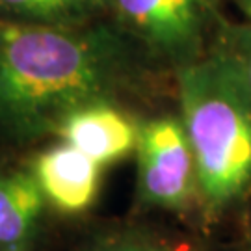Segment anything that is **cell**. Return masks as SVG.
<instances>
[{
    "label": "cell",
    "mask_w": 251,
    "mask_h": 251,
    "mask_svg": "<svg viewBox=\"0 0 251 251\" xmlns=\"http://www.w3.org/2000/svg\"><path fill=\"white\" fill-rule=\"evenodd\" d=\"M56 128L63 144L78 149L100 166L126 156L138 145L140 136L134 123L106 102L73 110Z\"/></svg>",
    "instance_id": "5b68a950"
},
{
    "label": "cell",
    "mask_w": 251,
    "mask_h": 251,
    "mask_svg": "<svg viewBox=\"0 0 251 251\" xmlns=\"http://www.w3.org/2000/svg\"><path fill=\"white\" fill-rule=\"evenodd\" d=\"M104 4V0H0V6L11 13L65 26L88 19Z\"/></svg>",
    "instance_id": "ba28073f"
},
{
    "label": "cell",
    "mask_w": 251,
    "mask_h": 251,
    "mask_svg": "<svg viewBox=\"0 0 251 251\" xmlns=\"http://www.w3.org/2000/svg\"><path fill=\"white\" fill-rule=\"evenodd\" d=\"M234 4L240 8L244 15L248 17V21L251 23V0H234Z\"/></svg>",
    "instance_id": "8fae6325"
},
{
    "label": "cell",
    "mask_w": 251,
    "mask_h": 251,
    "mask_svg": "<svg viewBox=\"0 0 251 251\" xmlns=\"http://www.w3.org/2000/svg\"><path fill=\"white\" fill-rule=\"evenodd\" d=\"M43 205V194L36 177L11 173L0 177V248L21 251L26 244L37 214Z\"/></svg>",
    "instance_id": "52a82bcc"
},
{
    "label": "cell",
    "mask_w": 251,
    "mask_h": 251,
    "mask_svg": "<svg viewBox=\"0 0 251 251\" xmlns=\"http://www.w3.org/2000/svg\"><path fill=\"white\" fill-rule=\"evenodd\" d=\"M36 180L41 194L58 210L76 214L97 198L100 164L63 144L43 152L36 162Z\"/></svg>",
    "instance_id": "8992f818"
},
{
    "label": "cell",
    "mask_w": 251,
    "mask_h": 251,
    "mask_svg": "<svg viewBox=\"0 0 251 251\" xmlns=\"http://www.w3.org/2000/svg\"><path fill=\"white\" fill-rule=\"evenodd\" d=\"M179 95L201 192L225 206L251 184V91L220 50L180 69Z\"/></svg>",
    "instance_id": "7a4b0ae2"
},
{
    "label": "cell",
    "mask_w": 251,
    "mask_h": 251,
    "mask_svg": "<svg viewBox=\"0 0 251 251\" xmlns=\"http://www.w3.org/2000/svg\"><path fill=\"white\" fill-rule=\"evenodd\" d=\"M123 65L112 39L63 26L0 21V114L19 123H58L106 102Z\"/></svg>",
    "instance_id": "6da1fadb"
},
{
    "label": "cell",
    "mask_w": 251,
    "mask_h": 251,
    "mask_svg": "<svg viewBox=\"0 0 251 251\" xmlns=\"http://www.w3.org/2000/svg\"><path fill=\"white\" fill-rule=\"evenodd\" d=\"M224 52L234 63V67L238 69L240 76L251 91V25L229 32Z\"/></svg>",
    "instance_id": "9c48e42d"
},
{
    "label": "cell",
    "mask_w": 251,
    "mask_h": 251,
    "mask_svg": "<svg viewBox=\"0 0 251 251\" xmlns=\"http://www.w3.org/2000/svg\"><path fill=\"white\" fill-rule=\"evenodd\" d=\"M100 251H166L154 246L151 242H144L138 238H125V240H116V242L104 246Z\"/></svg>",
    "instance_id": "30bf717a"
},
{
    "label": "cell",
    "mask_w": 251,
    "mask_h": 251,
    "mask_svg": "<svg viewBox=\"0 0 251 251\" xmlns=\"http://www.w3.org/2000/svg\"><path fill=\"white\" fill-rule=\"evenodd\" d=\"M140 190L149 203L175 208L186 203L196 175L194 154L182 123L156 119L138 136Z\"/></svg>",
    "instance_id": "3957f363"
},
{
    "label": "cell",
    "mask_w": 251,
    "mask_h": 251,
    "mask_svg": "<svg viewBox=\"0 0 251 251\" xmlns=\"http://www.w3.org/2000/svg\"><path fill=\"white\" fill-rule=\"evenodd\" d=\"M119 17L154 50L184 56L196 50L208 0H112Z\"/></svg>",
    "instance_id": "277c9868"
}]
</instances>
